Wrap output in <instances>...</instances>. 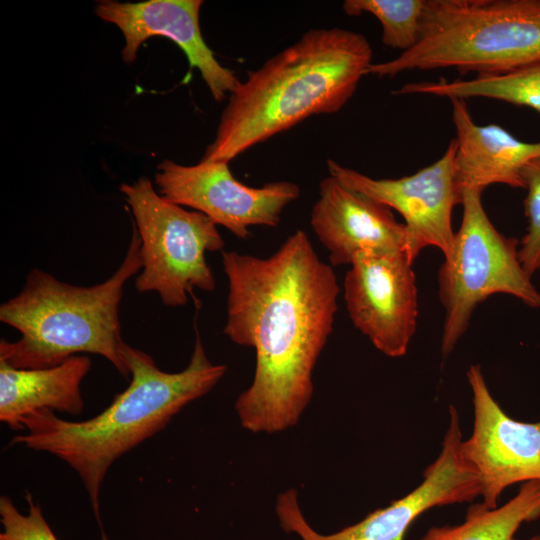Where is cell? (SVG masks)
I'll list each match as a JSON object with an SVG mask.
<instances>
[{
	"instance_id": "6da1fadb",
	"label": "cell",
	"mask_w": 540,
	"mask_h": 540,
	"mask_svg": "<svg viewBox=\"0 0 540 540\" xmlns=\"http://www.w3.org/2000/svg\"><path fill=\"white\" fill-rule=\"evenodd\" d=\"M221 259L228 280L223 333L256 353L253 381L235 410L250 432L284 431L311 401L313 370L337 312L336 275L302 230L268 258L222 251Z\"/></svg>"
},
{
	"instance_id": "7a4b0ae2",
	"label": "cell",
	"mask_w": 540,
	"mask_h": 540,
	"mask_svg": "<svg viewBox=\"0 0 540 540\" xmlns=\"http://www.w3.org/2000/svg\"><path fill=\"white\" fill-rule=\"evenodd\" d=\"M193 353L180 372L162 371L146 352L128 344L123 355L131 380L100 414L84 421H68L54 411L40 409L24 416L22 429L10 445L48 452L68 464L80 477L100 526L101 540H108L100 515V490L115 460L152 437L187 404L211 391L226 372L213 364L195 324Z\"/></svg>"
},
{
	"instance_id": "3957f363",
	"label": "cell",
	"mask_w": 540,
	"mask_h": 540,
	"mask_svg": "<svg viewBox=\"0 0 540 540\" xmlns=\"http://www.w3.org/2000/svg\"><path fill=\"white\" fill-rule=\"evenodd\" d=\"M373 51L360 33L315 28L249 71L229 95L201 160L230 162L312 115L332 114L355 93Z\"/></svg>"
},
{
	"instance_id": "277c9868",
	"label": "cell",
	"mask_w": 540,
	"mask_h": 540,
	"mask_svg": "<svg viewBox=\"0 0 540 540\" xmlns=\"http://www.w3.org/2000/svg\"><path fill=\"white\" fill-rule=\"evenodd\" d=\"M141 268L140 239L133 224L126 255L104 282L73 285L32 269L21 291L0 306V321L21 335L16 341L1 339L0 360L18 369H41L90 353L104 357L128 379L119 306L126 282Z\"/></svg>"
},
{
	"instance_id": "5b68a950",
	"label": "cell",
	"mask_w": 540,
	"mask_h": 540,
	"mask_svg": "<svg viewBox=\"0 0 540 540\" xmlns=\"http://www.w3.org/2000/svg\"><path fill=\"white\" fill-rule=\"evenodd\" d=\"M540 60V0H425L420 38L367 75L455 68L501 75Z\"/></svg>"
},
{
	"instance_id": "8992f818",
	"label": "cell",
	"mask_w": 540,
	"mask_h": 540,
	"mask_svg": "<svg viewBox=\"0 0 540 540\" xmlns=\"http://www.w3.org/2000/svg\"><path fill=\"white\" fill-rule=\"evenodd\" d=\"M482 191L462 193V219L453 245L438 271L444 307L441 354L449 356L469 327L476 307L494 294L511 295L540 308V292L518 256L519 240L496 229L482 204Z\"/></svg>"
},
{
	"instance_id": "52a82bcc",
	"label": "cell",
	"mask_w": 540,
	"mask_h": 540,
	"mask_svg": "<svg viewBox=\"0 0 540 540\" xmlns=\"http://www.w3.org/2000/svg\"><path fill=\"white\" fill-rule=\"evenodd\" d=\"M120 191L131 208L140 239L139 293L155 292L169 307L183 306L193 289L211 292L215 278L206 252L222 251L217 225L198 211H189L157 193L145 177Z\"/></svg>"
},
{
	"instance_id": "ba28073f",
	"label": "cell",
	"mask_w": 540,
	"mask_h": 540,
	"mask_svg": "<svg viewBox=\"0 0 540 540\" xmlns=\"http://www.w3.org/2000/svg\"><path fill=\"white\" fill-rule=\"evenodd\" d=\"M462 440L457 409L450 405L441 451L424 470L422 482L411 492L370 512L353 525L322 535L304 518L297 491L291 488L277 497L276 513L280 525L303 540H403L410 525L427 510L471 502L480 496L479 479L462 454Z\"/></svg>"
},
{
	"instance_id": "9c48e42d",
	"label": "cell",
	"mask_w": 540,
	"mask_h": 540,
	"mask_svg": "<svg viewBox=\"0 0 540 540\" xmlns=\"http://www.w3.org/2000/svg\"><path fill=\"white\" fill-rule=\"evenodd\" d=\"M456 141L452 139L440 159L417 172L397 179H374L332 159L330 176L345 187L397 211L404 219L405 254L413 263L429 246L448 256L454 240L453 208L461 204L455 169Z\"/></svg>"
},
{
	"instance_id": "30bf717a",
	"label": "cell",
	"mask_w": 540,
	"mask_h": 540,
	"mask_svg": "<svg viewBox=\"0 0 540 540\" xmlns=\"http://www.w3.org/2000/svg\"><path fill=\"white\" fill-rule=\"evenodd\" d=\"M228 164L201 160L181 165L164 160L155 174L158 193L203 213L240 239L250 236V226H277L285 207L299 197L300 188L284 180L250 187L234 178Z\"/></svg>"
},
{
	"instance_id": "8fae6325",
	"label": "cell",
	"mask_w": 540,
	"mask_h": 540,
	"mask_svg": "<svg viewBox=\"0 0 540 540\" xmlns=\"http://www.w3.org/2000/svg\"><path fill=\"white\" fill-rule=\"evenodd\" d=\"M405 252L359 255L344 279L349 317L388 357L404 356L416 332L418 290Z\"/></svg>"
},
{
	"instance_id": "7c38bea8",
	"label": "cell",
	"mask_w": 540,
	"mask_h": 540,
	"mask_svg": "<svg viewBox=\"0 0 540 540\" xmlns=\"http://www.w3.org/2000/svg\"><path fill=\"white\" fill-rule=\"evenodd\" d=\"M467 380L472 391L474 423L462 440V454L475 471L482 503L489 508L509 486L540 481V419L511 418L492 396L480 365H471Z\"/></svg>"
},
{
	"instance_id": "4fadbf2b",
	"label": "cell",
	"mask_w": 540,
	"mask_h": 540,
	"mask_svg": "<svg viewBox=\"0 0 540 540\" xmlns=\"http://www.w3.org/2000/svg\"><path fill=\"white\" fill-rule=\"evenodd\" d=\"M202 0H147L136 3L101 0L95 13L116 25L125 39L122 58L132 63L140 46L153 36H163L177 44L190 68L201 74L214 100L220 102L237 88L240 79L221 65L203 39L200 29Z\"/></svg>"
},
{
	"instance_id": "5bb4252c",
	"label": "cell",
	"mask_w": 540,
	"mask_h": 540,
	"mask_svg": "<svg viewBox=\"0 0 540 540\" xmlns=\"http://www.w3.org/2000/svg\"><path fill=\"white\" fill-rule=\"evenodd\" d=\"M310 224L333 266L350 265L359 255L405 252L406 227L392 210L330 175L320 182Z\"/></svg>"
},
{
	"instance_id": "9a60e30c",
	"label": "cell",
	"mask_w": 540,
	"mask_h": 540,
	"mask_svg": "<svg viewBox=\"0 0 540 540\" xmlns=\"http://www.w3.org/2000/svg\"><path fill=\"white\" fill-rule=\"evenodd\" d=\"M456 130L455 169L460 190L492 184L524 188L522 170L540 157V141L525 142L497 124L474 122L466 100L450 99Z\"/></svg>"
},
{
	"instance_id": "2e32d148",
	"label": "cell",
	"mask_w": 540,
	"mask_h": 540,
	"mask_svg": "<svg viewBox=\"0 0 540 540\" xmlns=\"http://www.w3.org/2000/svg\"><path fill=\"white\" fill-rule=\"evenodd\" d=\"M88 356L75 355L41 369H18L0 360V420L23 430L21 419L40 409L79 415L84 409L80 385L91 369Z\"/></svg>"
},
{
	"instance_id": "e0dca14e",
	"label": "cell",
	"mask_w": 540,
	"mask_h": 540,
	"mask_svg": "<svg viewBox=\"0 0 540 540\" xmlns=\"http://www.w3.org/2000/svg\"><path fill=\"white\" fill-rule=\"evenodd\" d=\"M539 518L540 481H529L503 505L472 504L461 524L431 527L420 540H517L521 525Z\"/></svg>"
},
{
	"instance_id": "ac0fdd59",
	"label": "cell",
	"mask_w": 540,
	"mask_h": 540,
	"mask_svg": "<svg viewBox=\"0 0 540 540\" xmlns=\"http://www.w3.org/2000/svg\"><path fill=\"white\" fill-rule=\"evenodd\" d=\"M392 93L434 95L449 100L488 98L525 106L540 113V60L501 75L406 83Z\"/></svg>"
},
{
	"instance_id": "d6986e66",
	"label": "cell",
	"mask_w": 540,
	"mask_h": 540,
	"mask_svg": "<svg viewBox=\"0 0 540 540\" xmlns=\"http://www.w3.org/2000/svg\"><path fill=\"white\" fill-rule=\"evenodd\" d=\"M425 0H346L342 9L349 16L369 13L382 27L385 46L411 49L420 38Z\"/></svg>"
},
{
	"instance_id": "ffe728a7",
	"label": "cell",
	"mask_w": 540,
	"mask_h": 540,
	"mask_svg": "<svg viewBox=\"0 0 540 540\" xmlns=\"http://www.w3.org/2000/svg\"><path fill=\"white\" fill-rule=\"evenodd\" d=\"M522 180L523 189L527 191L524 200L527 227L519 242L518 256L524 270L532 277L540 269V157L525 165Z\"/></svg>"
},
{
	"instance_id": "44dd1931",
	"label": "cell",
	"mask_w": 540,
	"mask_h": 540,
	"mask_svg": "<svg viewBox=\"0 0 540 540\" xmlns=\"http://www.w3.org/2000/svg\"><path fill=\"white\" fill-rule=\"evenodd\" d=\"M27 513H21L7 496L0 497V540H58L38 504L26 493Z\"/></svg>"
},
{
	"instance_id": "7402d4cb",
	"label": "cell",
	"mask_w": 540,
	"mask_h": 540,
	"mask_svg": "<svg viewBox=\"0 0 540 540\" xmlns=\"http://www.w3.org/2000/svg\"><path fill=\"white\" fill-rule=\"evenodd\" d=\"M527 540H540V535H534V536L528 538Z\"/></svg>"
}]
</instances>
